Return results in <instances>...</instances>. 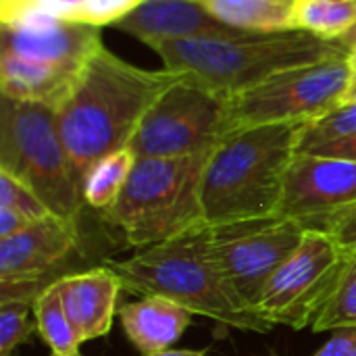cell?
<instances>
[{"label":"cell","instance_id":"cell-22","mask_svg":"<svg viewBox=\"0 0 356 356\" xmlns=\"http://www.w3.org/2000/svg\"><path fill=\"white\" fill-rule=\"evenodd\" d=\"M356 134V100L344 102L327 115L305 123L298 136V152H311L319 146L344 140Z\"/></svg>","mask_w":356,"mask_h":356},{"label":"cell","instance_id":"cell-18","mask_svg":"<svg viewBox=\"0 0 356 356\" xmlns=\"http://www.w3.org/2000/svg\"><path fill=\"white\" fill-rule=\"evenodd\" d=\"M136 152L131 150V146H127L94 163L81 186L83 204L100 215L108 213L121 198L129 181V175L136 167Z\"/></svg>","mask_w":356,"mask_h":356},{"label":"cell","instance_id":"cell-15","mask_svg":"<svg viewBox=\"0 0 356 356\" xmlns=\"http://www.w3.org/2000/svg\"><path fill=\"white\" fill-rule=\"evenodd\" d=\"M63 309L81 344L104 338L117 315L121 280L106 265L54 280Z\"/></svg>","mask_w":356,"mask_h":356},{"label":"cell","instance_id":"cell-20","mask_svg":"<svg viewBox=\"0 0 356 356\" xmlns=\"http://www.w3.org/2000/svg\"><path fill=\"white\" fill-rule=\"evenodd\" d=\"M33 319L38 323V334L50 348V355L73 356L79 353L81 342L63 309L54 282L35 298Z\"/></svg>","mask_w":356,"mask_h":356},{"label":"cell","instance_id":"cell-33","mask_svg":"<svg viewBox=\"0 0 356 356\" xmlns=\"http://www.w3.org/2000/svg\"><path fill=\"white\" fill-rule=\"evenodd\" d=\"M52 356H56V355H52ZM73 356H81V355H79V353H77V355H73Z\"/></svg>","mask_w":356,"mask_h":356},{"label":"cell","instance_id":"cell-31","mask_svg":"<svg viewBox=\"0 0 356 356\" xmlns=\"http://www.w3.org/2000/svg\"><path fill=\"white\" fill-rule=\"evenodd\" d=\"M350 100H356V71H353V77H350V83H348L344 102H350ZM344 102H342V104H344Z\"/></svg>","mask_w":356,"mask_h":356},{"label":"cell","instance_id":"cell-23","mask_svg":"<svg viewBox=\"0 0 356 356\" xmlns=\"http://www.w3.org/2000/svg\"><path fill=\"white\" fill-rule=\"evenodd\" d=\"M94 0H0V19L2 25H13L31 13H48L58 19H69L81 23L86 8Z\"/></svg>","mask_w":356,"mask_h":356},{"label":"cell","instance_id":"cell-2","mask_svg":"<svg viewBox=\"0 0 356 356\" xmlns=\"http://www.w3.org/2000/svg\"><path fill=\"white\" fill-rule=\"evenodd\" d=\"M302 123L240 127L211 152L202 177L207 225L280 213L288 169L298 152Z\"/></svg>","mask_w":356,"mask_h":356},{"label":"cell","instance_id":"cell-26","mask_svg":"<svg viewBox=\"0 0 356 356\" xmlns=\"http://www.w3.org/2000/svg\"><path fill=\"white\" fill-rule=\"evenodd\" d=\"M317 232L334 236L346 250H356V207H350L348 211L336 215Z\"/></svg>","mask_w":356,"mask_h":356},{"label":"cell","instance_id":"cell-3","mask_svg":"<svg viewBox=\"0 0 356 356\" xmlns=\"http://www.w3.org/2000/svg\"><path fill=\"white\" fill-rule=\"evenodd\" d=\"M123 290L138 296L169 298L219 325L267 334L273 330L257 311L246 309L227 286L209 242V225L154 244L125 261H106Z\"/></svg>","mask_w":356,"mask_h":356},{"label":"cell","instance_id":"cell-4","mask_svg":"<svg viewBox=\"0 0 356 356\" xmlns=\"http://www.w3.org/2000/svg\"><path fill=\"white\" fill-rule=\"evenodd\" d=\"M169 71L188 73L236 96L282 71L348 56L338 42L305 31H244L217 38L163 40L148 46Z\"/></svg>","mask_w":356,"mask_h":356},{"label":"cell","instance_id":"cell-8","mask_svg":"<svg viewBox=\"0 0 356 356\" xmlns=\"http://www.w3.org/2000/svg\"><path fill=\"white\" fill-rule=\"evenodd\" d=\"M350 77L348 56L282 71L232 96V131L271 123H311L344 102Z\"/></svg>","mask_w":356,"mask_h":356},{"label":"cell","instance_id":"cell-14","mask_svg":"<svg viewBox=\"0 0 356 356\" xmlns=\"http://www.w3.org/2000/svg\"><path fill=\"white\" fill-rule=\"evenodd\" d=\"M115 27L146 46L163 40L217 38L244 33L217 21L200 0H144Z\"/></svg>","mask_w":356,"mask_h":356},{"label":"cell","instance_id":"cell-10","mask_svg":"<svg viewBox=\"0 0 356 356\" xmlns=\"http://www.w3.org/2000/svg\"><path fill=\"white\" fill-rule=\"evenodd\" d=\"M305 234L298 221L282 215L209 225L213 257L234 296L250 311L271 275L300 246Z\"/></svg>","mask_w":356,"mask_h":356},{"label":"cell","instance_id":"cell-29","mask_svg":"<svg viewBox=\"0 0 356 356\" xmlns=\"http://www.w3.org/2000/svg\"><path fill=\"white\" fill-rule=\"evenodd\" d=\"M144 356H209L207 350H175V348H169V350H163V353H152V355Z\"/></svg>","mask_w":356,"mask_h":356},{"label":"cell","instance_id":"cell-1","mask_svg":"<svg viewBox=\"0 0 356 356\" xmlns=\"http://www.w3.org/2000/svg\"><path fill=\"white\" fill-rule=\"evenodd\" d=\"M179 77L169 69H144L100 46L69 94L56 106V121L73 175L81 190L94 163L127 148L152 102Z\"/></svg>","mask_w":356,"mask_h":356},{"label":"cell","instance_id":"cell-25","mask_svg":"<svg viewBox=\"0 0 356 356\" xmlns=\"http://www.w3.org/2000/svg\"><path fill=\"white\" fill-rule=\"evenodd\" d=\"M0 209L17 213L29 223H35L52 215L48 207L23 181L4 171H0Z\"/></svg>","mask_w":356,"mask_h":356},{"label":"cell","instance_id":"cell-27","mask_svg":"<svg viewBox=\"0 0 356 356\" xmlns=\"http://www.w3.org/2000/svg\"><path fill=\"white\" fill-rule=\"evenodd\" d=\"M313 356H356V327H340Z\"/></svg>","mask_w":356,"mask_h":356},{"label":"cell","instance_id":"cell-28","mask_svg":"<svg viewBox=\"0 0 356 356\" xmlns=\"http://www.w3.org/2000/svg\"><path fill=\"white\" fill-rule=\"evenodd\" d=\"M309 154H319V156H336V159H348V161H356V134L348 136L344 140L319 146L315 150H311Z\"/></svg>","mask_w":356,"mask_h":356},{"label":"cell","instance_id":"cell-11","mask_svg":"<svg viewBox=\"0 0 356 356\" xmlns=\"http://www.w3.org/2000/svg\"><path fill=\"white\" fill-rule=\"evenodd\" d=\"M81 229L50 215L0 240V302H27L54 282L50 271L71 259Z\"/></svg>","mask_w":356,"mask_h":356},{"label":"cell","instance_id":"cell-6","mask_svg":"<svg viewBox=\"0 0 356 356\" xmlns=\"http://www.w3.org/2000/svg\"><path fill=\"white\" fill-rule=\"evenodd\" d=\"M0 171L23 181L54 217L79 227L86 204L58 131L56 108L2 96Z\"/></svg>","mask_w":356,"mask_h":356},{"label":"cell","instance_id":"cell-21","mask_svg":"<svg viewBox=\"0 0 356 356\" xmlns=\"http://www.w3.org/2000/svg\"><path fill=\"white\" fill-rule=\"evenodd\" d=\"M340 327H356V250H348L346 267L311 330L319 334Z\"/></svg>","mask_w":356,"mask_h":356},{"label":"cell","instance_id":"cell-13","mask_svg":"<svg viewBox=\"0 0 356 356\" xmlns=\"http://www.w3.org/2000/svg\"><path fill=\"white\" fill-rule=\"evenodd\" d=\"M100 46H104L100 27L42 10L13 25H2V52L73 81Z\"/></svg>","mask_w":356,"mask_h":356},{"label":"cell","instance_id":"cell-19","mask_svg":"<svg viewBox=\"0 0 356 356\" xmlns=\"http://www.w3.org/2000/svg\"><path fill=\"white\" fill-rule=\"evenodd\" d=\"M356 25V0H296L294 29L340 42Z\"/></svg>","mask_w":356,"mask_h":356},{"label":"cell","instance_id":"cell-32","mask_svg":"<svg viewBox=\"0 0 356 356\" xmlns=\"http://www.w3.org/2000/svg\"><path fill=\"white\" fill-rule=\"evenodd\" d=\"M348 63H350L353 71H356V48H353V50H348Z\"/></svg>","mask_w":356,"mask_h":356},{"label":"cell","instance_id":"cell-7","mask_svg":"<svg viewBox=\"0 0 356 356\" xmlns=\"http://www.w3.org/2000/svg\"><path fill=\"white\" fill-rule=\"evenodd\" d=\"M229 104V94L179 73L146 111L129 146L138 159L211 152L232 134Z\"/></svg>","mask_w":356,"mask_h":356},{"label":"cell","instance_id":"cell-5","mask_svg":"<svg viewBox=\"0 0 356 356\" xmlns=\"http://www.w3.org/2000/svg\"><path fill=\"white\" fill-rule=\"evenodd\" d=\"M211 152L140 156L121 198L102 215L104 221L136 248H148L207 225L200 192Z\"/></svg>","mask_w":356,"mask_h":356},{"label":"cell","instance_id":"cell-12","mask_svg":"<svg viewBox=\"0 0 356 356\" xmlns=\"http://www.w3.org/2000/svg\"><path fill=\"white\" fill-rule=\"evenodd\" d=\"M350 207H356V161L296 152L277 215L321 229Z\"/></svg>","mask_w":356,"mask_h":356},{"label":"cell","instance_id":"cell-9","mask_svg":"<svg viewBox=\"0 0 356 356\" xmlns=\"http://www.w3.org/2000/svg\"><path fill=\"white\" fill-rule=\"evenodd\" d=\"M348 250L330 234L307 229L300 246L271 275L254 311L273 327H313L330 300L344 267Z\"/></svg>","mask_w":356,"mask_h":356},{"label":"cell","instance_id":"cell-30","mask_svg":"<svg viewBox=\"0 0 356 356\" xmlns=\"http://www.w3.org/2000/svg\"><path fill=\"white\" fill-rule=\"evenodd\" d=\"M344 50H353V48H356V25L338 42Z\"/></svg>","mask_w":356,"mask_h":356},{"label":"cell","instance_id":"cell-17","mask_svg":"<svg viewBox=\"0 0 356 356\" xmlns=\"http://www.w3.org/2000/svg\"><path fill=\"white\" fill-rule=\"evenodd\" d=\"M223 25L238 31L294 29L296 0H200Z\"/></svg>","mask_w":356,"mask_h":356},{"label":"cell","instance_id":"cell-24","mask_svg":"<svg viewBox=\"0 0 356 356\" xmlns=\"http://www.w3.org/2000/svg\"><path fill=\"white\" fill-rule=\"evenodd\" d=\"M31 311L33 307L25 302H0V356H15L38 332L35 319L29 317Z\"/></svg>","mask_w":356,"mask_h":356},{"label":"cell","instance_id":"cell-16","mask_svg":"<svg viewBox=\"0 0 356 356\" xmlns=\"http://www.w3.org/2000/svg\"><path fill=\"white\" fill-rule=\"evenodd\" d=\"M192 315L186 307L163 296H142L117 311L127 340L142 355L169 350L190 327Z\"/></svg>","mask_w":356,"mask_h":356}]
</instances>
